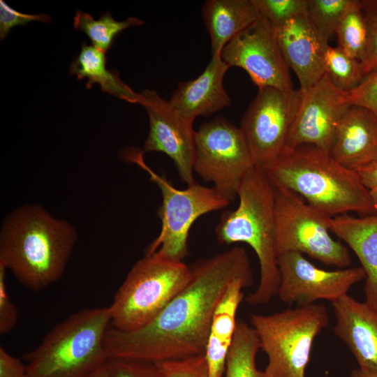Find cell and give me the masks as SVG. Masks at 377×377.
<instances>
[{
    "label": "cell",
    "instance_id": "4dcf8cb0",
    "mask_svg": "<svg viewBox=\"0 0 377 377\" xmlns=\"http://www.w3.org/2000/svg\"><path fill=\"white\" fill-rule=\"evenodd\" d=\"M156 364L165 377H209L205 354Z\"/></svg>",
    "mask_w": 377,
    "mask_h": 377
},
{
    "label": "cell",
    "instance_id": "60d3db41",
    "mask_svg": "<svg viewBox=\"0 0 377 377\" xmlns=\"http://www.w3.org/2000/svg\"><path fill=\"white\" fill-rule=\"evenodd\" d=\"M369 191L375 207V214H377V186L369 189Z\"/></svg>",
    "mask_w": 377,
    "mask_h": 377
},
{
    "label": "cell",
    "instance_id": "ac0fdd59",
    "mask_svg": "<svg viewBox=\"0 0 377 377\" xmlns=\"http://www.w3.org/2000/svg\"><path fill=\"white\" fill-rule=\"evenodd\" d=\"M330 153L355 171L377 159L376 116L364 107L350 105L337 126Z\"/></svg>",
    "mask_w": 377,
    "mask_h": 377
},
{
    "label": "cell",
    "instance_id": "ffe728a7",
    "mask_svg": "<svg viewBox=\"0 0 377 377\" xmlns=\"http://www.w3.org/2000/svg\"><path fill=\"white\" fill-rule=\"evenodd\" d=\"M254 284L253 275L233 280L214 309L205 351L209 377H223L236 327V315L244 295L242 290Z\"/></svg>",
    "mask_w": 377,
    "mask_h": 377
},
{
    "label": "cell",
    "instance_id": "ba28073f",
    "mask_svg": "<svg viewBox=\"0 0 377 377\" xmlns=\"http://www.w3.org/2000/svg\"><path fill=\"white\" fill-rule=\"evenodd\" d=\"M143 154L133 149L125 152L126 158L145 170L162 194V204L158 210L161 229L146 254L156 253L169 260L183 261L188 255V235L194 222L207 213L225 208L230 202L213 187L195 182L185 189L176 188L145 163Z\"/></svg>",
    "mask_w": 377,
    "mask_h": 377
},
{
    "label": "cell",
    "instance_id": "d6986e66",
    "mask_svg": "<svg viewBox=\"0 0 377 377\" xmlns=\"http://www.w3.org/2000/svg\"><path fill=\"white\" fill-rule=\"evenodd\" d=\"M230 66L221 58L212 57L196 78L179 82L168 100L171 106L193 121L197 117L209 116L231 104L223 87V78Z\"/></svg>",
    "mask_w": 377,
    "mask_h": 377
},
{
    "label": "cell",
    "instance_id": "9c48e42d",
    "mask_svg": "<svg viewBox=\"0 0 377 377\" xmlns=\"http://www.w3.org/2000/svg\"><path fill=\"white\" fill-rule=\"evenodd\" d=\"M274 186L278 256L297 252L325 265L346 268L351 264L346 246L330 235V218L294 192Z\"/></svg>",
    "mask_w": 377,
    "mask_h": 377
},
{
    "label": "cell",
    "instance_id": "9a60e30c",
    "mask_svg": "<svg viewBox=\"0 0 377 377\" xmlns=\"http://www.w3.org/2000/svg\"><path fill=\"white\" fill-rule=\"evenodd\" d=\"M302 93L286 148L309 145L330 152L337 126L350 105L347 92L337 89L325 73L313 86Z\"/></svg>",
    "mask_w": 377,
    "mask_h": 377
},
{
    "label": "cell",
    "instance_id": "484cf974",
    "mask_svg": "<svg viewBox=\"0 0 377 377\" xmlns=\"http://www.w3.org/2000/svg\"><path fill=\"white\" fill-rule=\"evenodd\" d=\"M335 34L339 47L361 61L368 44L369 24L360 1L353 0Z\"/></svg>",
    "mask_w": 377,
    "mask_h": 377
},
{
    "label": "cell",
    "instance_id": "83f0119b",
    "mask_svg": "<svg viewBox=\"0 0 377 377\" xmlns=\"http://www.w3.org/2000/svg\"><path fill=\"white\" fill-rule=\"evenodd\" d=\"M353 0H306V14L318 31L327 40L349 8Z\"/></svg>",
    "mask_w": 377,
    "mask_h": 377
},
{
    "label": "cell",
    "instance_id": "836d02e7",
    "mask_svg": "<svg viewBox=\"0 0 377 377\" xmlns=\"http://www.w3.org/2000/svg\"><path fill=\"white\" fill-rule=\"evenodd\" d=\"M6 267L0 263V333L6 334L15 327L17 320V308L6 288Z\"/></svg>",
    "mask_w": 377,
    "mask_h": 377
},
{
    "label": "cell",
    "instance_id": "ab89813d",
    "mask_svg": "<svg viewBox=\"0 0 377 377\" xmlns=\"http://www.w3.org/2000/svg\"><path fill=\"white\" fill-rule=\"evenodd\" d=\"M87 377H108L106 363L94 371Z\"/></svg>",
    "mask_w": 377,
    "mask_h": 377
},
{
    "label": "cell",
    "instance_id": "8fae6325",
    "mask_svg": "<svg viewBox=\"0 0 377 377\" xmlns=\"http://www.w3.org/2000/svg\"><path fill=\"white\" fill-rule=\"evenodd\" d=\"M302 96L300 89H258L240 126L256 166L265 167L285 149Z\"/></svg>",
    "mask_w": 377,
    "mask_h": 377
},
{
    "label": "cell",
    "instance_id": "e575fe53",
    "mask_svg": "<svg viewBox=\"0 0 377 377\" xmlns=\"http://www.w3.org/2000/svg\"><path fill=\"white\" fill-rule=\"evenodd\" d=\"M367 16L369 24V40L365 54L360 61L364 77L377 69V17Z\"/></svg>",
    "mask_w": 377,
    "mask_h": 377
},
{
    "label": "cell",
    "instance_id": "f1b7e54d",
    "mask_svg": "<svg viewBox=\"0 0 377 377\" xmlns=\"http://www.w3.org/2000/svg\"><path fill=\"white\" fill-rule=\"evenodd\" d=\"M258 15L276 30L306 12V0H253Z\"/></svg>",
    "mask_w": 377,
    "mask_h": 377
},
{
    "label": "cell",
    "instance_id": "8d00e7d4",
    "mask_svg": "<svg viewBox=\"0 0 377 377\" xmlns=\"http://www.w3.org/2000/svg\"><path fill=\"white\" fill-rule=\"evenodd\" d=\"M356 172L368 189L377 186V159Z\"/></svg>",
    "mask_w": 377,
    "mask_h": 377
},
{
    "label": "cell",
    "instance_id": "4fadbf2b",
    "mask_svg": "<svg viewBox=\"0 0 377 377\" xmlns=\"http://www.w3.org/2000/svg\"><path fill=\"white\" fill-rule=\"evenodd\" d=\"M280 300L297 306L315 304L320 300L331 303L348 295L355 284L365 279L362 267L336 270L318 268L297 252L282 253L278 257Z\"/></svg>",
    "mask_w": 377,
    "mask_h": 377
},
{
    "label": "cell",
    "instance_id": "52a82bcc",
    "mask_svg": "<svg viewBox=\"0 0 377 377\" xmlns=\"http://www.w3.org/2000/svg\"><path fill=\"white\" fill-rule=\"evenodd\" d=\"M268 358L267 377H305L316 337L329 324L323 304H312L250 319Z\"/></svg>",
    "mask_w": 377,
    "mask_h": 377
},
{
    "label": "cell",
    "instance_id": "cb8c5ba5",
    "mask_svg": "<svg viewBox=\"0 0 377 377\" xmlns=\"http://www.w3.org/2000/svg\"><path fill=\"white\" fill-rule=\"evenodd\" d=\"M259 349V339L255 330L244 322L237 323L223 377H267L256 366Z\"/></svg>",
    "mask_w": 377,
    "mask_h": 377
},
{
    "label": "cell",
    "instance_id": "d6a6232c",
    "mask_svg": "<svg viewBox=\"0 0 377 377\" xmlns=\"http://www.w3.org/2000/svg\"><path fill=\"white\" fill-rule=\"evenodd\" d=\"M51 18L47 14H26L20 13L0 0V40H3L10 30L17 26H24L31 22L49 23Z\"/></svg>",
    "mask_w": 377,
    "mask_h": 377
},
{
    "label": "cell",
    "instance_id": "7c38bea8",
    "mask_svg": "<svg viewBox=\"0 0 377 377\" xmlns=\"http://www.w3.org/2000/svg\"><path fill=\"white\" fill-rule=\"evenodd\" d=\"M220 57L230 67L244 69L258 89H293L290 68L282 54L276 29L260 16L235 36Z\"/></svg>",
    "mask_w": 377,
    "mask_h": 377
},
{
    "label": "cell",
    "instance_id": "44dd1931",
    "mask_svg": "<svg viewBox=\"0 0 377 377\" xmlns=\"http://www.w3.org/2000/svg\"><path fill=\"white\" fill-rule=\"evenodd\" d=\"M329 228L358 258L365 273V302L377 309V214L330 218Z\"/></svg>",
    "mask_w": 377,
    "mask_h": 377
},
{
    "label": "cell",
    "instance_id": "f35d334b",
    "mask_svg": "<svg viewBox=\"0 0 377 377\" xmlns=\"http://www.w3.org/2000/svg\"><path fill=\"white\" fill-rule=\"evenodd\" d=\"M350 377H377V373L366 371L357 368L352 371Z\"/></svg>",
    "mask_w": 377,
    "mask_h": 377
},
{
    "label": "cell",
    "instance_id": "277c9868",
    "mask_svg": "<svg viewBox=\"0 0 377 377\" xmlns=\"http://www.w3.org/2000/svg\"><path fill=\"white\" fill-rule=\"evenodd\" d=\"M237 196V207L222 214L215 234L221 244L243 242L255 251L260 265V281L245 300L251 305H263L277 295L280 283L274 186L264 170L256 166L244 179Z\"/></svg>",
    "mask_w": 377,
    "mask_h": 377
},
{
    "label": "cell",
    "instance_id": "5b68a950",
    "mask_svg": "<svg viewBox=\"0 0 377 377\" xmlns=\"http://www.w3.org/2000/svg\"><path fill=\"white\" fill-rule=\"evenodd\" d=\"M109 306L75 312L55 325L24 355L28 377H87L108 360Z\"/></svg>",
    "mask_w": 377,
    "mask_h": 377
},
{
    "label": "cell",
    "instance_id": "7402d4cb",
    "mask_svg": "<svg viewBox=\"0 0 377 377\" xmlns=\"http://www.w3.org/2000/svg\"><path fill=\"white\" fill-rule=\"evenodd\" d=\"M202 15L211 40V57L259 17L253 0H207Z\"/></svg>",
    "mask_w": 377,
    "mask_h": 377
},
{
    "label": "cell",
    "instance_id": "1f68e13d",
    "mask_svg": "<svg viewBox=\"0 0 377 377\" xmlns=\"http://www.w3.org/2000/svg\"><path fill=\"white\" fill-rule=\"evenodd\" d=\"M347 95L350 105L364 107L377 117V69L367 74Z\"/></svg>",
    "mask_w": 377,
    "mask_h": 377
},
{
    "label": "cell",
    "instance_id": "d590c367",
    "mask_svg": "<svg viewBox=\"0 0 377 377\" xmlns=\"http://www.w3.org/2000/svg\"><path fill=\"white\" fill-rule=\"evenodd\" d=\"M0 377H28L26 365L0 346Z\"/></svg>",
    "mask_w": 377,
    "mask_h": 377
},
{
    "label": "cell",
    "instance_id": "5bb4252c",
    "mask_svg": "<svg viewBox=\"0 0 377 377\" xmlns=\"http://www.w3.org/2000/svg\"><path fill=\"white\" fill-rule=\"evenodd\" d=\"M139 94V104L147 111L149 122L143 153L165 154L173 161L181 179L188 185L193 184L195 182L193 121L185 118L156 91L145 89Z\"/></svg>",
    "mask_w": 377,
    "mask_h": 377
},
{
    "label": "cell",
    "instance_id": "4316f807",
    "mask_svg": "<svg viewBox=\"0 0 377 377\" xmlns=\"http://www.w3.org/2000/svg\"><path fill=\"white\" fill-rule=\"evenodd\" d=\"M325 73L339 90L349 92L363 80L361 63L340 47L327 46L325 57Z\"/></svg>",
    "mask_w": 377,
    "mask_h": 377
},
{
    "label": "cell",
    "instance_id": "74e56055",
    "mask_svg": "<svg viewBox=\"0 0 377 377\" xmlns=\"http://www.w3.org/2000/svg\"><path fill=\"white\" fill-rule=\"evenodd\" d=\"M360 1L367 15L377 17V0Z\"/></svg>",
    "mask_w": 377,
    "mask_h": 377
},
{
    "label": "cell",
    "instance_id": "7a4b0ae2",
    "mask_svg": "<svg viewBox=\"0 0 377 377\" xmlns=\"http://www.w3.org/2000/svg\"><path fill=\"white\" fill-rule=\"evenodd\" d=\"M77 239L69 222L54 217L40 205H24L3 220L0 263L21 284L40 291L61 279Z\"/></svg>",
    "mask_w": 377,
    "mask_h": 377
},
{
    "label": "cell",
    "instance_id": "30bf717a",
    "mask_svg": "<svg viewBox=\"0 0 377 377\" xmlns=\"http://www.w3.org/2000/svg\"><path fill=\"white\" fill-rule=\"evenodd\" d=\"M193 170L223 198L234 200L246 175L256 167L240 129L223 117L203 123L194 132Z\"/></svg>",
    "mask_w": 377,
    "mask_h": 377
},
{
    "label": "cell",
    "instance_id": "603a6c76",
    "mask_svg": "<svg viewBox=\"0 0 377 377\" xmlns=\"http://www.w3.org/2000/svg\"><path fill=\"white\" fill-rule=\"evenodd\" d=\"M105 52L83 43L81 50L70 66V73L77 79H87L86 87L90 89L98 84L103 92L131 103H138L140 94L124 83L115 70L106 67Z\"/></svg>",
    "mask_w": 377,
    "mask_h": 377
},
{
    "label": "cell",
    "instance_id": "d4e9b609",
    "mask_svg": "<svg viewBox=\"0 0 377 377\" xmlns=\"http://www.w3.org/2000/svg\"><path fill=\"white\" fill-rule=\"evenodd\" d=\"M143 24V20L135 17L117 21L110 12L103 13L98 19H94L89 13L77 10L73 17L75 29L85 33L91 45L105 52L110 50L117 36L124 30Z\"/></svg>",
    "mask_w": 377,
    "mask_h": 377
},
{
    "label": "cell",
    "instance_id": "3957f363",
    "mask_svg": "<svg viewBox=\"0 0 377 377\" xmlns=\"http://www.w3.org/2000/svg\"><path fill=\"white\" fill-rule=\"evenodd\" d=\"M275 186L288 189L330 217L350 212L375 214L370 191L355 170L313 145L286 148L264 168Z\"/></svg>",
    "mask_w": 377,
    "mask_h": 377
},
{
    "label": "cell",
    "instance_id": "8992f818",
    "mask_svg": "<svg viewBox=\"0 0 377 377\" xmlns=\"http://www.w3.org/2000/svg\"><path fill=\"white\" fill-rule=\"evenodd\" d=\"M191 267L156 253L133 266L109 306L110 326L124 332L151 322L189 283Z\"/></svg>",
    "mask_w": 377,
    "mask_h": 377
},
{
    "label": "cell",
    "instance_id": "f546056e",
    "mask_svg": "<svg viewBox=\"0 0 377 377\" xmlns=\"http://www.w3.org/2000/svg\"><path fill=\"white\" fill-rule=\"evenodd\" d=\"M108 377H165L156 363L126 360L108 359Z\"/></svg>",
    "mask_w": 377,
    "mask_h": 377
},
{
    "label": "cell",
    "instance_id": "6da1fadb",
    "mask_svg": "<svg viewBox=\"0 0 377 377\" xmlns=\"http://www.w3.org/2000/svg\"><path fill=\"white\" fill-rule=\"evenodd\" d=\"M191 267L189 283L147 325L131 332L110 326L105 338L108 359L158 363L205 354L216 305L233 280L253 272L241 246Z\"/></svg>",
    "mask_w": 377,
    "mask_h": 377
},
{
    "label": "cell",
    "instance_id": "2e32d148",
    "mask_svg": "<svg viewBox=\"0 0 377 377\" xmlns=\"http://www.w3.org/2000/svg\"><path fill=\"white\" fill-rule=\"evenodd\" d=\"M282 54L296 74L304 92L325 74V57L328 40L309 19L306 12L288 21L276 30Z\"/></svg>",
    "mask_w": 377,
    "mask_h": 377
},
{
    "label": "cell",
    "instance_id": "e0dca14e",
    "mask_svg": "<svg viewBox=\"0 0 377 377\" xmlns=\"http://www.w3.org/2000/svg\"><path fill=\"white\" fill-rule=\"evenodd\" d=\"M335 335L348 348L358 368L377 373V309L348 295L332 302Z\"/></svg>",
    "mask_w": 377,
    "mask_h": 377
}]
</instances>
